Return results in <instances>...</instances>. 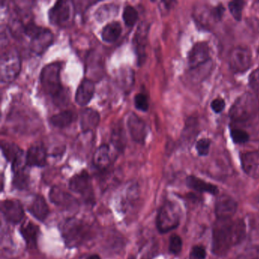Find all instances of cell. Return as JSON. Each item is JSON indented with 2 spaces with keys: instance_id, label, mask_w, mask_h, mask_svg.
<instances>
[{
  "instance_id": "26",
  "label": "cell",
  "mask_w": 259,
  "mask_h": 259,
  "mask_svg": "<svg viewBox=\"0 0 259 259\" xmlns=\"http://www.w3.org/2000/svg\"><path fill=\"white\" fill-rule=\"evenodd\" d=\"M73 113L69 110H64L54 115L50 118V122L57 128H65L69 126L73 121Z\"/></svg>"
},
{
  "instance_id": "25",
  "label": "cell",
  "mask_w": 259,
  "mask_h": 259,
  "mask_svg": "<svg viewBox=\"0 0 259 259\" xmlns=\"http://www.w3.org/2000/svg\"><path fill=\"white\" fill-rule=\"evenodd\" d=\"M122 33V27L118 22H110L107 24L101 32V37L107 43H113L116 41Z\"/></svg>"
},
{
  "instance_id": "32",
  "label": "cell",
  "mask_w": 259,
  "mask_h": 259,
  "mask_svg": "<svg viewBox=\"0 0 259 259\" xmlns=\"http://www.w3.org/2000/svg\"><path fill=\"white\" fill-rule=\"evenodd\" d=\"M127 78L128 79L134 78L133 71L130 69H127L125 70H123V69L122 70L121 69V72H119V79L118 80H119V84H120L121 87L122 89H125V90H127V89L128 90L130 88L133 86V81H134L127 80Z\"/></svg>"
},
{
  "instance_id": "33",
  "label": "cell",
  "mask_w": 259,
  "mask_h": 259,
  "mask_svg": "<svg viewBox=\"0 0 259 259\" xmlns=\"http://www.w3.org/2000/svg\"><path fill=\"white\" fill-rule=\"evenodd\" d=\"M183 248V240L178 235H172L169 238V251L174 255H177L181 252Z\"/></svg>"
},
{
  "instance_id": "39",
  "label": "cell",
  "mask_w": 259,
  "mask_h": 259,
  "mask_svg": "<svg viewBox=\"0 0 259 259\" xmlns=\"http://www.w3.org/2000/svg\"><path fill=\"white\" fill-rule=\"evenodd\" d=\"M226 103L223 98H218L210 103V108L215 113H221L225 109Z\"/></svg>"
},
{
  "instance_id": "13",
  "label": "cell",
  "mask_w": 259,
  "mask_h": 259,
  "mask_svg": "<svg viewBox=\"0 0 259 259\" xmlns=\"http://www.w3.org/2000/svg\"><path fill=\"white\" fill-rule=\"evenodd\" d=\"M1 211L6 221L12 224H19L25 216L23 207L17 200H5L1 204Z\"/></svg>"
},
{
  "instance_id": "7",
  "label": "cell",
  "mask_w": 259,
  "mask_h": 259,
  "mask_svg": "<svg viewBox=\"0 0 259 259\" xmlns=\"http://www.w3.org/2000/svg\"><path fill=\"white\" fill-rule=\"evenodd\" d=\"M228 63L230 69L235 73L246 72L252 65L251 50L245 46L233 48L229 53Z\"/></svg>"
},
{
  "instance_id": "10",
  "label": "cell",
  "mask_w": 259,
  "mask_h": 259,
  "mask_svg": "<svg viewBox=\"0 0 259 259\" xmlns=\"http://www.w3.org/2000/svg\"><path fill=\"white\" fill-rule=\"evenodd\" d=\"M238 204L230 195H220L215 202V214L217 220L233 219L237 211Z\"/></svg>"
},
{
  "instance_id": "27",
  "label": "cell",
  "mask_w": 259,
  "mask_h": 259,
  "mask_svg": "<svg viewBox=\"0 0 259 259\" xmlns=\"http://www.w3.org/2000/svg\"><path fill=\"white\" fill-rule=\"evenodd\" d=\"M111 142L113 146L119 151H122L125 148L126 144V136H125L123 127L119 125L114 127L112 132Z\"/></svg>"
},
{
  "instance_id": "41",
  "label": "cell",
  "mask_w": 259,
  "mask_h": 259,
  "mask_svg": "<svg viewBox=\"0 0 259 259\" xmlns=\"http://www.w3.org/2000/svg\"><path fill=\"white\" fill-rule=\"evenodd\" d=\"M87 259H101V257L98 254H92V255L89 256Z\"/></svg>"
},
{
  "instance_id": "43",
  "label": "cell",
  "mask_w": 259,
  "mask_h": 259,
  "mask_svg": "<svg viewBox=\"0 0 259 259\" xmlns=\"http://www.w3.org/2000/svg\"><path fill=\"white\" fill-rule=\"evenodd\" d=\"M128 259H136V257H134V256H130V257H128Z\"/></svg>"
},
{
  "instance_id": "23",
  "label": "cell",
  "mask_w": 259,
  "mask_h": 259,
  "mask_svg": "<svg viewBox=\"0 0 259 259\" xmlns=\"http://www.w3.org/2000/svg\"><path fill=\"white\" fill-rule=\"evenodd\" d=\"M20 232L28 246L31 248L36 247L40 232L38 226L31 221H27L22 224Z\"/></svg>"
},
{
  "instance_id": "14",
  "label": "cell",
  "mask_w": 259,
  "mask_h": 259,
  "mask_svg": "<svg viewBox=\"0 0 259 259\" xmlns=\"http://www.w3.org/2000/svg\"><path fill=\"white\" fill-rule=\"evenodd\" d=\"M49 196L54 204L62 208L73 210L78 206V201L70 193L57 186L51 189Z\"/></svg>"
},
{
  "instance_id": "35",
  "label": "cell",
  "mask_w": 259,
  "mask_h": 259,
  "mask_svg": "<svg viewBox=\"0 0 259 259\" xmlns=\"http://www.w3.org/2000/svg\"><path fill=\"white\" fill-rule=\"evenodd\" d=\"M116 8H117L116 6L114 5H104L99 9L97 11V16L98 19H101V20H105L107 18L111 17L113 14L116 13Z\"/></svg>"
},
{
  "instance_id": "16",
  "label": "cell",
  "mask_w": 259,
  "mask_h": 259,
  "mask_svg": "<svg viewBox=\"0 0 259 259\" xmlns=\"http://www.w3.org/2000/svg\"><path fill=\"white\" fill-rule=\"evenodd\" d=\"M241 165L245 174L259 179V151H248L240 155Z\"/></svg>"
},
{
  "instance_id": "21",
  "label": "cell",
  "mask_w": 259,
  "mask_h": 259,
  "mask_svg": "<svg viewBox=\"0 0 259 259\" xmlns=\"http://www.w3.org/2000/svg\"><path fill=\"white\" fill-rule=\"evenodd\" d=\"M148 32V25L146 24H142V25L138 28L136 35H135V48H136V52L138 56V60L140 65L143 63L145 59V46H146Z\"/></svg>"
},
{
  "instance_id": "1",
  "label": "cell",
  "mask_w": 259,
  "mask_h": 259,
  "mask_svg": "<svg viewBox=\"0 0 259 259\" xmlns=\"http://www.w3.org/2000/svg\"><path fill=\"white\" fill-rule=\"evenodd\" d=\"M245 236L246 226L243 220H217L212 231V251L217 255H224Z\"/></svg>"
},
{
  "instance_id": "2",
  "label": "cell",
  "mask_w": 259,
  "mask_h": 259,
  "mask_svg": "<svg viewBox=\"0 0 259 259\" xmlns=\"http://www.w3.org/2000/svg\"><path fill=\"white\" fill-rule=\"evenodd\" d=\"M60 71L61 65L58 62H54L46 65L42 69L40 75V83L45 93L51 95L54 103L58 105H62V103L66 99L62 86Z\"/></svg>"
},
{
  "instance_id": "42",
  "label": "cell",
  "mask_w": 259,
  "mask_h": 259,
  "mask_svg": "<svg viewBox=\"0 0 259 259\" xmlns=\"http://www.w3.org/2000/svg\"><path fill=\"white\" fill-rule=\"evenodd\" d=\"M251 259H259V255L254 256V257H251Z\"/></svg>"
},
{
  "instance_id": "17",
  "label": "cell",
  "mask_w": 259,
  "mask_h": 259,
  "mask_svg": "<svg viewBox=\"0 0 259 259\" xmlns=\"http://www.w3.org/2000/svg\"><path fill=\"white\" fill-rule=\"evenodd\" d=\"M47 157L48 152L45 147L42 144H34L30 147L25 155L26 164L29 166L42 167L46 165Z\"/></svg>"
},
{
  "instance_id": "40",
  "label": "cell",
  "mask_w": 259,
  "mask_h": 259,
  "mask_svg": "<svg viewBox=\"0 0 259 259\" xmlns=\"http://www.w3.org/2000/svg\"><path fill=\"white\" fill-rule=\"evenodd\" d=\"M250 87L254 91V92L259 93V69L254 70L248 78Z\"/></svg>"
},
{
  "instance_id": "6",
  "label": "cell",
  "mask_w": 259,
  "mask_h": 259,
  "mask_svg": "<svg viewBox=\"0 0 259 259\" xmlns=\"http://www.w3.org/2000/svg\"><path fill=\"white\" fill-rule=\"evenodd\" d=\"M21 70V59L19 53L10 50L1 56L0 59V79L2 82L14 81Z\"/></svg>"
},
{
  "instance_id": "29",
  "label": "cell",
  "mask_w": 259,
  "mask_h": 259,
  "mask_svg": "<svg viewBox=\"0 0 259 259\" xmlns=\"http://www.w3.org/2000/svg\"><path fill=\"white\" fill-rule=\"evenodd\" d=\"M230 136L232 140L237 145H243L249 141L250 136L247 132L242 128H230Z\"/></svg>"
},
{
  "instance_id": "19",
  "label": "cell",
  "mask_w": 259,
  "mask_h": 259,
  "mask_svg": "<svg viewBox=\"0 0 259 259\" xmlns=\"http://www.w3.org/2000/svg\"><path fill=\"white\" fill-rule=\"evenodd\" d=\"M186 185L189 189L201 193H207L212 195H218V186L210 183L204 181L195 176H189L186 178Z\"/></svg>"
},
{
  "instance_id": "20",
  "label": "cell",
  "mask_w": 259,
  "mask_h": 259,
  "mask_svg": "<svg viewBox=\"0 0 259 259\" xmlns=\"http://www.w3.org/2000/svg\"><path fill=\"white\" fill-rule=\"evenodd\" d=\"M100 122V114L94 109L87 108L80 114V126L84 133H91L96 128Z\"/></svg>"
},
{
  "instance_id": "18",
  "label": "cell",
  "mask_w": 259,
  "mask_h": 259,
  "mask_svg": "<svg viewBox=\"0 0 259 259\" xmlns=\"http://www.w3.org/2000/svg\"><path fill=\"white\" fill-rule=\"evenodd\" d=\"M95 83L91 79L83 80L80 83L79 86L77 89L76 93H75V101L77 104L84 107L87 105L93 98L95 94Z\"/></svg>"
},
{
  "instance_id": "11",
  "label": "cell",
  "mask_w": 259,
  "mask_h": 259,
  "mask_svg": "<svg viewBox=\"0 0 259 259\" xmlns=\"http://www.w3.org/2000/svg\"><path fill=\"white\" fill-rule=\"evenodd\" d=\"M69 189L75 193L80 194L87 199L92 200L94 198L92 180L86 171H82L71 179Z\"/></svg>"
},
{
  "instance_id": "12",
  "label": "cell",
  "mask_w": 259,
  "mask_h": 259,
  "mask_svg": "<svg viewBox=\"0 0 259 259\" xmlns=\"http://www.w3.org/2000/svg\"><path fill=\"white\" fill-rule=\"evenodd\" d=\"M54 39V34L51 30L40 27L39 31L31 37V51L37 55H41L52 45Z\"/></svg>"
},
{
  "instance_id": "34",
  "label": "cell",
  "mask_w": 259,
  "mask_h": 259,
  "mask_svg": "<svg viewBox=\"0 0 259 259\" xmlns=\"http://www.w3.org/2000/svg\"><path fill=\"white\" fill-rule=\"evenodd\" d=\"M135 107L142 112H146L149 107L148 98L143 93H139L135 96L134 98Z\"/></svg>"
},
{
  "instance_id": "5",
  "label": "cell",
  "mask_w": 259,
  "mask_h": 259,
  "mask_svg": "<svg viewBox=\"0 0 259 259\" xmlns=\"http://www.w3.org/2000/svg\"><path fill=\"white\" fill-rule=\"evenodd\" d=\"M180 206L174 201H165L157 213L156 221L157 230L161 233H169L180 225Z\"/></svg>"
},
{
  "instance_id": "31",
  "label": "cell",
  "mask_w": 259,
  "mask_h": 259,
  "mask_svg": "<svg viewBox=\"0 0 259 259\" xmlns=\"http://www.w3.org/2000/svg\"><path fill=\"white\" fill-rule=\"evenodd\" d=\"M29 184V177L28 174L25 172V170L20 171V172L14 174V178H13V185L15 187L19 189H25Z\"/></svg>"
},
{
  "instance_id": "8",
  "label": "cell",
  "mask_w": 259,
  "mask_h": 259,
  "mask_svg": "<svg viewBox=\"0 0 259 259\" xmlns=\"http://www.w3.org/2000/svg\"><path fill=\"white\" fill-rule=\"evenodd\" d=\"M48 16L52 25H65L73 17V4L70 1H58L49 10Z\"/></svg>"
},
{
  "instance_id": "24",
  "label": "cell",
  "mask_w": 259,
  "mask_h": 259,
  "mask_svg": "<svg viewBox=\"0 0 259 259\" xmlns=\"http://www.w3.org/2000/svg\"><path fill=\"white\" fill-rule=\"evenodd\" d=\"M30 213L40 221H44L49 214V207L48 203L44 197L37 195L31 204L29 208Z\"/></svg>"
},
{
  "instance_id": "36",
  "label": "cell",
  "mask_w": 259,
  "mask_h": 259,
  "mask_svg": "<svg viewBox=\"0 0 259 259\" xmlns=\"http://www.w3.org/2000/svg\"><path fill=\"white\" fill-rule=\"evenodd\" d=\"M210 140L208 139H201L196 143V150L198 155L204 157L209 154L210 151Z\"/></svg>"
},
{
  "instance_id": "22",
  "label": "cell",
  "mask_w": 259,
  "mask_h": 259,
  "mask_svg": "<svg viewBox=\"0 0 259 259\" xmlns=\"http://www.w3.org/2000/svg\"><path fill=\"white\" fill-rule=\"evenodd\" d=\"M111 162L112 155L110 147L107 145H101L94 154V165L98 169L104 170L110 166Z\"/></svg>"
},
{
  "instance_id": "15",
  "label": "cell",
  "mask_w": 259,
  "mask_h": 259,
  "mask_svg": "<svg viewBox=\"0 0 259 259\" xmlns=\"http://www.w3.org/2000/svg\"><path fill=\"white\" fill-rule=\"evenodd\" d=\"M127 126L133 141L139 144L145 142L148 132L146 124L143 119L135 113H131L127 120Z\"/></svg>"
},
{
  "instance_id": "3",
  "label": "cell",
  "mask_w": 259,
  "mask_h": 259,
  "mask_svg": "<svg viewBox=\"0 0 259 259\" xmlns=\"http://www.w3.org/2000/svg\"><path fill=\"white\" fill-rule=\"evenodd\" d=\"M258 112V98L254 94L245 92L233 103L229 115L233 122H245L254 117Z\"/></svg>"
},
{
  "instance_id": "4",
  "label": "cell",
  "mask_w": 259,
  "mask_h": 259,
  "mask_svg": "<svg viewBox=\"0 0 259 259\" xmlns=\"http://www.w3.org/2000/svg\"><path fill=\"white\" fill-rule=\"evenodd\" d=\"M61 232L66 245L73 248L82 245L90 239L92 227L78 218H72L63 224Z\"/></svg>"
},
{
  "instance_id": "37",
  "label": "cell",
  "mask_w": 259,
  "mask_h": 259,
  "mask_svg": "<svg viewBox=\"0 0 259 259\" xmlns=\"http://www.w3.org/2000/svg\"><path fill=\"white\" fill-rule=\"evenodd\" d=\"M207 256L205 248L201 245H195L191 250L189 259H205Z\"/></svg>"
},
{
  "instance_id": "9",
  "label": "cell",
  "mask_w": 259,
  "mask_h": 259,
  "mask_svg": "<svg viewBox=\"0 0 259 259\" xmlns=\"http://www.w3.org/2000/svg\"><path fill=\"white\" fill-rule=\"evenodd\" d=\"M210 48L206 42H198L192 47L188 56L189 69L196 70L210 63Z\"/></svg>"
},
{
  "instance_id": "38",
  "label": "cell",
  "mask_w": 259,
  "mask_h": 259,
  "mask_svg": "<svg viewBox=\"0 0 259 259\" xmlns=\"http://www.w3.org/2000/svg\"><path fill=\"white\" fill-rule=\"evenodd\" d=\"M225 7L223 4H219L216 7H213L210 10V16L213 19L214 22H221L224 17V13H225Z\"/></svg>"
},
{
  "instance_id": "28",
  "label": "cell",
  "mask_w": 259,
  "mask_h": 259,
  "mask_svg": "<svg viewBox=\"0 0 259 259\" xmlns=\"http://www.w3.org/2000/svg\"><path fill=\"white\" fill-rule=\"evenodd\" d=\"M122 19L126 26H134L139 19V13L134 7L132 6H126L122 13Z\"/></svg>"
},
{
  "instance_id": "30",
  "label": "cell",
  "mask_w": 259,
  "mask_h": 259,
  "mask_svg": "<svg viewBox=\"0 0 259 259\" xmlns=\"http://www.w3.org/2000/svg\"><path fill=\"white\" fill-rule=\"evenodd\" d=\"M245 5V2L244 1H232L229 3L228 7L230 14L237 22H240L242 20V10Z\"/></svg>"
}]
</instances>
